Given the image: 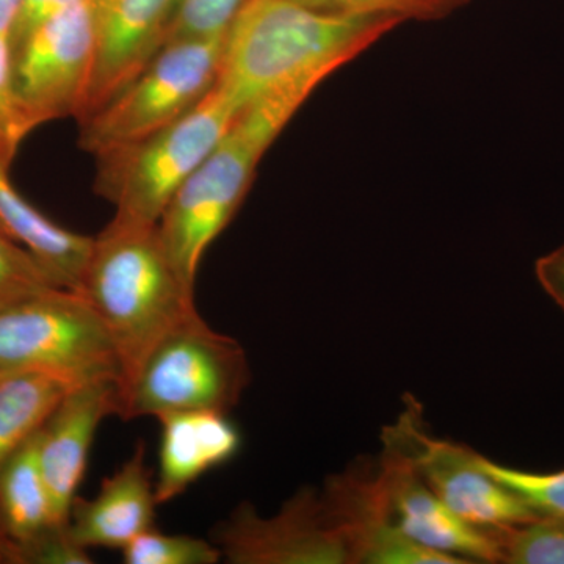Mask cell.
Instances as JSON below:
<instances>
[{
    "instance_id": "cell-1",
    "label": "cell",
    "mask_w": 564,
    "mask_h": 564,
    "mask_svg": "<svg viewBox=\"0 0 564 564\" xmlns=\"http://www.w3.org/2000/svg\"><path fill=\"white\" fill-rule=\"evenodd\" d=\"M400 24L395 18L332 13L296 0H250L223 36L215 88L237 115L267 93L313 95Z\"/></svg>"
},
{
    "instance_id": "cell-2",
    "label": "cell",
    "mask_w": 564,
    "mask_h": 564,
    "mask_svg": "<svg viewBox=\"0 0 564 564\" xmlns=\"http://www.w3.org/2000/svg\"><path fill=\"white\" fill-rule=\"evenodd\" d=\"M120 359V395L163 337L198 314L195 291L170 261L158 225L111 220L93 240L80 292Z\"/></svg>"
},
{
    "instance_id": "cell-3",
    "label": "cell",
    "mask_w": 564,
    "mask_h": 564,
    "mask_svg": "<svg viewBox=\"0 0 564 564\" xmlns=\"http://www.w3.org/2000/svg\"><path fill=\"white\" fill-rule=\"evenodd\" d=\"M231 104L214 90L180 120L96 155L95 191L117 207L115 220L155 226L181 185L236 121Z\"/></svg>"
},
{
    "instance_id": "cell-4",
    "label": "cell",
    "mask_w": 564,
    "mask_h": 564,
    "mask_svg": "<svg viewBox=\"0 0 564 564\" xmlns=\"http://www.w3.org/2000/svg\"><path fill=\"white\" fill-rule=\"evenodd\" d=\"M251 380L242 345L192 315L152 348L121 392L122 421L188 411L229 414Z\"/></svg>"
},
{
    "instance_id": "cell-5",
    "label": "cell",
    "mask_w": 564,
    "mask_h": 564,
    "mask_svg": "<svg viewBox=\"0 0 564 564\" xmlns=\"http://www.w3.org/2000/svg\"><path fill=\"white\" fill-rule=\"evenodd\" d=\"M223 36L166 41L135 76L77 120L82 150L96 158L158 132L198 106L217 84Z\"/></svg>"
},
{
    "instance_id": "cell-6",
    "label": "cell",
    "mask_w": 564,
    "mask_h": 564,
    "mask_svg": "<svg viewBox=\"0 0 564 564\" xmlns=\"http://www.w3.org/2000/svg\"><path fill=\"white\" fill-rule=\"evenodd\" d=\"M39 373L68 388L118 378L109 333L79 292L55 289L0 311V375Z\"/></svg>"
},
{
    "instance_id": "cell-7",
    "label": "cell",
    "mask_w": 564,
    "mask_h": 564,
    "mask_svg": "<svg viewBox=\"0 0 564 564\" xmlns=\"http://www.w3.org/2000/svg\"><path fill=\"white\" fill-rule=\"evenodd\" d=\"M267 150L234 122L163 212L159 237L181 280L192 291L204 252L239 210Z\"/></svg>"
},
{
    "instance_id": "cell-8",
    "label": "cell",
    "mask_w": 564,
    "mask_h": 564,
    "mask_svg": "<svg viewBox=\"0 0 564 564\" xmlns=\"http://www.w3.org/2000/svg\"><path fill=\"white\" fill-rule=\"evenodd\" d=\"M95 55V0L52 14L13 44L14 95L25 132L80 117Z\"/></svg>"
},
{
    "instance_id": "cell-9",
    "label": "cell",
    "mask_w": 564,
    "mask_h": 564,
    "mask_svg": "<svg viewBox=\"0 0 564 564\" xmlns=\"http://www.w3.org/2000/svg\"><path fill=\"white\" fill-rule=\"evenodd\" d=\"M214 543L232 564H350L347 536L326 510L322 494L303 488L280 513L262 518L242 503L214 530Z\"/></svg>"
},
{
    "instance_id": "cell-10",
    "label": "cell",
    "mask_w": 564,
    "mask_h": 564,
    "mask_svg": "<svg viewBox=\"0 0 564 564\" xmlns=\"http://www.w3.org/2000/svg\"><path fill=\"white\" fill-rule=\"evenodd\" d=\"M417 421L410 410L384 433L402 445L422 480L459 519L486 532H502L540 518L521 497L481 469L477 452L430 437Z\"/></svg>"
},
{
    "instance_id": "cell-11",
    "label": "cell",
    "mask_w": 564,
    "mask_h": 564,
    "mask_svg": "<svg viewBox=\"0 0 564 564\" xmlns=\"http://www.w3.org/2000/svg\"><path fill=\"white\" fill-rule=\"evenodd\" d=\"M378 474L393 522L414 541L467 563H502L499 532L467 524L429 488L402 445L384 433Z\"/></svg>"
},
{
    "instance_id": "cell-12",
    "label": "cell",
    "mask_w": 564,
    "mask_h": 564,
    "mask_svg": "<svg viewBox=\"0 0 564 564\" xmlns=\"http://www.w3.org/2000/svg\"><path fill=\"white\" fill-rule=\"evenodd\" d=\"M118 410L120 381L99 378L69 389L40 430L41 469L62 524L69 521L96 432L104 419L118 415Z\"/></svg>"
},
{
    "instance_id": "cell-13",
    "label": "cell",
    "mask_w": 564,
    "mask_h": 564,
    "mask_svg": "<svg viewBox=\"0 0 564 564\" xmlns=\"http://www.w3.org/2000/svg\"><path fill=\"white\" fill-rule=\"evenodd\" d=\"M181 0H95L96 55L77 120L101 106L141 69L169 36Z\"/></svg>"
},
{
    "instance_id": "cell-14",
    "label": "cell",
    "mask_w": 564,
    "mask_h": 564,
    "mask_svg": "<svg viewBox=\"0 0 564 564\" xmlns=\"http://www.w3.org/2000/svg\"><path fill=\"white\" fill-rule=\"evenodd\" d=\"M155 481L139 444L120 469L102 481L95 499L77 496L70 505L69 530L84 547L124 549L154 527Z\"/></svg>"
},
{
    "instance_id": "cell-15",
    "label": "cell",
    "mask_w": 564,
    "mask_h": 564,
    "mask_svg": "<svg viewBox=\"0 0 564 564\" xmlns=\"http://www.w3.org/2000/svg\"><path fill=\"white\" fill-rule=\"evenodd\" d=\"M162 429L155 497L159 505L182 496L204 474L237 455L240 433L228 414L188 411L159 417Z\"/></svg>"
},
{
    "instance_id": "cell-16",
    "label": "cell",
    "mask_w": 564,
    "mask_h": 564,
    "mask_svg": "<svg viewBox=\"0 0 564 564\" xmlns=\"http://www.w3.org/2000/svg\"><path fill=\"white\" fill-rule=\"evenodd\" d=\"M11 162L0 152V232L35 256L61 288L80 292L95 237L63 228L28 202L10 180Z\"/></svg>"
},
{
    "instance_id": "cell-17",
    "label": "cell",
    "mask_w": 564,
    "mask_h": 564,
    "mask_svg": "<svg viewBox=\"0 0 564 564\" xmlns=\"http://www.w3.org/2000/svg\"><path fill=\"white\" fill-rule=\"evenodd\" d=\"M39 434L0 470V525L14 543L62 524L41 469Z\"/></svg>"
},
{
    "instance_id": "cell-18",
    "label": "cell",
    "mask_w": 564,
    "mask_h": 564,
    "mask_svg": "<svg viewBox=\"0 0 564 564\" xmlns=\"http://www.w3.org/2000/svg\"><path fill=\"white\" fill-rule=\"evenodd\" d=\"M69 389L44 375H0V470L43 429Z\"/></svg>"
},
{
    "instance_id": "cell-19",
    "label": "cell",
    "mask_w": 564,
    "mask_h": 564,
    "mask_svg": "<svg viewBox=\"0 0 564 564\" xmlns=\"http://www.w3.org/2000/svg\"><path fill=\"white\" fill-rule=\"evenodd\" d=\"M502 563L564 564V516H540L499 532Z\"/></svg>"
},
{
    "instance_id": "cell-20",
    "label": "cell",
    "mask_w": 564,
    "mask_h": 564,
    "mask_svg": "<svg viewBox=\"0 0 564 564\" xmlns=\"http://www.w3.org/2000/svg\"><path fill=\"white\" fill-rule=\"evenodd\" d=\"M63 289L43 263L0 232V311Z\"/></svg>"
},
{
    "instance_id": "cell-21",
    "label": "cell",
    "mask_w": 564,
    "mask_h": 564,
    "mask_svg": "<svg viewBox=\"0 0 564 564\" xmlns=\"http://www.w3.org/2000/svg\"><path fill=\"white\" fill-rule=\"evenodd\" d=\"M128 564H215L223 558L218 545L188 534H166L152 529L122 549Z\"/></svg>"
},
{
    "instance_id": "cell-22",
    "label": "cell",
    "mask_w": 564,
    "mask_h": 564,
    "mask_svg": "<svg viewBox=\"0 0 564 564\" xmlns=\"http://www.w3.org/2000/svg\"><path fill=\"white\" fill-rule=\"evenodd\" d=\"M304 6L355 17H389L402 22L441 21L473 0H296Z\"/></svg>"
},
{
    "instance_id": "cell-23",
    "label": "cell",
    "mask_w": 564,
    "mask_h": 564,
    "mask_svg": "<svg viewBox=\"0 0 564 564\" xmlns=\"http://www.w3.org/2000/svg\"><path fill=\"white\" fill-rule=\"evenodd\" d=\"M478 463L486 474L521 497L538 516H564V469L547 474L525 473L494 463L480 454Z\"/></svg>"
},
{
    "instance_id": "cell-24",
    "label": "cell",
    "mask_w": 564,
    "mask_h": 564,
    "mask_svg": "<svg viewBox=\"0 0 564 564\" xmlns=\"http://www.w3.org/2000/svg\"><path fill=\"white\" fill-rule=\"evenodd\" d=\"M248 2L250 0H181L166 41L223 36Z\"/></svg>"
},
{
    "instance_id": "cell-25",
    "label": "cell",
    "mask_w": 564,
    "mask_h": 564,
    "mask_svg": "<svg viewBox=\"0 0 564 564\" xmlns=\"http://www.w3.org/2000/svg\"><path fill=\"white\" fill-rule=\"evenodd\" d=\"M17 544L18 564H90V549L77 543L69 524H54Z\"/></svg>"
},
{
    "instance_id": "cell-26",
    "label": "cell",
    "mask_w": 564,
    "mask_h": 564,
    "mask_svg": "<svg viewBox=\"0 0 564 564\" xmlns=\"http://www.w3.org/2000/svg\"><path fill=\"white\" fill-rule=\"evenodd\" d=\"M28 135L14 95L13 43L9 33H0V152L13 161Z\"/></svg>"
},
{
    "instance_id": "cell-27",
    "label": "cell",
    "mask_w": 564,
    "mask_h": 564,
    "mask_svg": "<svg viewBox=\"0 0 564 564\" xmlns=\"http://www.w3.org/2000/svg\"><path fill=\"white\" fill-rule=\"evenodd\" d=\"M534 273L541 288L564 313V243L538 259Z\"/></svg>"
},
{
    "instance_id": "cell-28",
    "label": "cell",
    "mask_w": 564,
    "mask_h": 564,
    "mask_svg": "<svg viewBox=\"0 0 564 564\" xmlns=\"http://www.w3.org/2000/svg\"><path fill=\"white\" fill-rule=\"evenodd\" d=\"M79 2L82 0H24L17 28L11 33V43H18L22 36L28 35L33 28L47 20L52 14Z\"/></svg>"
},
{
    "instance_id": "cell-29",
    "label": "cell",
    "mask_w": 564,
    "mask_h": 564,
    "mask_svg": "<svg viewBox=\"0 0 564 564\" xmlns=\"http://www.w3.org/2000/svg\"><path fill=\"white\" fill-rule=\"evenodd\" d=\"M24 0H0V33H13Z\"/></svg>"
},
{
    "instance_id": "cell-30",
    "label": "cell",
    "mask_w": 564,
    "mask_h": 564,
    "mask_svg": "<svg viewBox=\"0 0 564 564\" xmlns=\"http://www.w3.org/2000/svg\"><path fill=\"white\" fill-rule=\"evenodd\" d=\"M0 564H18L17 544L0 525Z\"/></svg>"
}]
</instances>
